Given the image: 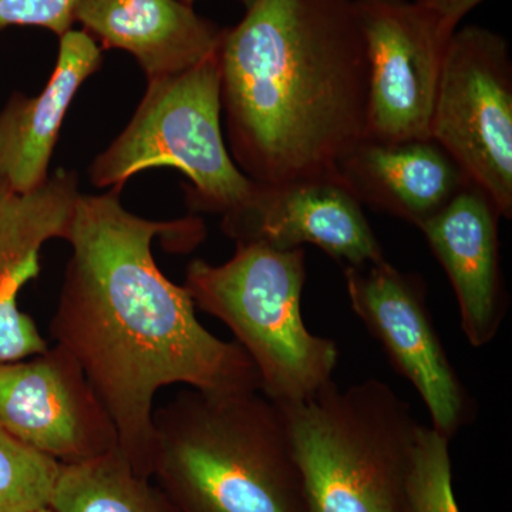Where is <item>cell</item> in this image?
<instances>
[{
  "label": "cell",
  "mask_w": 512,
  "mask_h": 512,
  "mask_svg": "<svg viewBox=\"0 0 512 512\" xmlns=\"http://www.w3.org/2000/svg\"><path fill=\"white\" fill-rule=\"evenodd\" d=\"M120 191L82 194L66 241L72 247L50 332L82 367L113 421L119 450L151 478L154 400L164 387L201 392L259 390L261 379L237 342L212 335L184 285L158 268L153 241L190 251L205 238L190 217L151 221L128 211Z\"/></svg>",
  "instance_id": "6da1fadb"
},
{
  "label": "cell",
  "mask_w": 512,
  "mask_h": 512,
  "mask_svg": "<svg viewBox=\"0 0 512 512\" xmlns=\"http://www.w3.org/2000/svg\"><path fill=\"white\" fill-rule=\"evenodd\" d=\"M218 66L229 153L249 180L340 183L369 120L356 0H254Z\"/></svg>",
  "instance_id": "7a4b0ae2"
},
{
  "label": "cell",
  "mask_w": 512,
  "mask_h": 512,
  "mask_svg": "<svg viewBox=\"0 0 512 512\" xmlns=\"http://www.w3.org/2000/svg\"><path fill=\"white\" fill-rule=\"evenodd\" d=\"M151 478L177 512H308L284 410L259 390L154 409Z\"/></svg>",
  "instance_id": "3957f363"
},
{
  "label": "cell",
  "mask_w": 512,
  "mask_h": 512,
  "mask_svg": "<svg viewBox=\"0 0 512 512\" xmlns=\"http://www.w3.org/2000/svg\"><path fill=\"white\" fill-rule=\"evenodd\" d=\"M308 512H407V477L420 423L379 379L329 383L281 406Z\"/></svg>",
  "instance_id": "277c9868"
},
{
  "label": "cell",
  "mask_w": 512,
  "mask_h": 512,
  "mask_svg": "<svg viewBox=\"0 0 512 512\" xmlns=\"http://www.w3.org/2000/svg\"><path fill=\"white\" fill-rule=\"evenodd\" d=\"M303 248L247 242L222 265L194 259L184 286L195 308L221 320L245 350L261 392L279 406L309 399L332 383L339 363L335 340L315 335L302 316Z\"/></svg>",
  "instance_id": "5b68a950"
},
{
  "label": "cell",
  "mask_w": 512,
  "mask_h": 512,
  "mask_svg": "<svg viewBox=\"0 0 512 512\" xmlns=\"http://www.w3.org/2000/svg\"><path fill=\"white\" fill-rule=\"evenodd\" d=\"M218 53L192 69L148 80L133 119L94 158V187L117 188L138 173L171 167L190 181L188 205L221 217L251 197L255 183L232 160L221 128Z\"/></svg>",
  "instance_id": "8992f818"
},
{
  "label": "cell",
  "mask_w": 512,
  "mask_h": 512,
  "mask_svg": "<svg viewBox=\"0 0 512 512\" xmlns=\"http://www.w3.org/2000/svg\"><path fill=\"white\" fill-rule=\"evenodd\" d=\"M485 0H356L370 67L367 140H431L434 97L458 25Z\"/></svg>",
  "instance_id": "52a82bcc"
},
{
  "label": "cell",
  "mask_w": 512,
  "mask_h": 512,
  "mask_svg": "<svg viewBox=\"0 0 512 512\" xmlns=\"http://www.w3.org/2000/svg\"><path fill=\"white\" fill-rule=\"evenodd\" d=\"M430 137L471 184L512 217V62L491 30H457L441 69Z\"/></svg>",
  "instance_id": "ba28073f"
},
{
  "label": "cell",
  "mask_w": 512,
  "mask_h": 512,
  "mask_svg": "<svg viewBox=\"0 0 512 512\" xmlns=\"http://www.w3.org/2000/svg\"><path fill=\"white\" fill-rule=\"evenodd\" d=\"M350 306L382 345L399 375L412 383L434 430L453 439L473 420V402L451 365L419 276L387 262L345 266Z\"/></svg>",
  "instance_id": "9c48e42d"
},
{
  "label": "cell",
  "mask_w": 512,
  "mask_h": 512,
  "mask_svg": "<svg viewBox=\"0 0 512 512\" xmlns=\"http://www.w3.org/2000/svg\"><path fill=\"white\" fill-rule=\"evenodd\" d=\"M0 429L60 464L119 450L109 413L62 346L0 362Z\"/></svg>",
  "instance_id": "30bf717a"
},
{
  "label": "cell",
  "mask_w": 512,
  "mask_h": 512,
  "mask_svg": "<svg viewBox=\"0 0 512 512\" xmlns=\"http://www.w3.org/2000/svg\"><path fill=\"white\" fill-rule=\"evenodd\" d=\"M221 229L235 244L261 242L278 249L315 245L346 266L386 259L363 205L338 181L255 183L251 197L222 217Z\"/></svg>",
  "instance_id": "8fae6325"
},
{
  "label": "cell",
  "mask_w": 512,
  "mask_h": 512,
  "mask_svg": "<svg viewBox=\"0 0 512 512\" xmlns=\"http://www.w3.org/2000/svg\"><path fill=\"white\" fill-rule=\"evenodd\" d=\"M80 195L74 171L57 170L30 192L15 191L0 177V362L49 348L35 320L20 311L18 296L39 276L45 244L69 237Z\"/></svg>",
  "instance_id": "7c38bea8"
},
{
  "label": "cell",
  "mask_w": 512,
  "mask_h": 512,
  "mask_svg": "<svg viewBox=\"0 0 512 512\" xmlns=\"http://www.w3.org/2000/svg\"><path fill=\"white\" fill-rule=\"evenodd\" d=\"M500 218L490 197L468 184L420 227L453 286L461 329L474 348L493 342L508 311Z\"/></svg>",
  "instance_id": "4fadbf2b"
},
{
  "label": "cell",
  "mask_w": 512,
  "mask_h": 512,
  "mask_svg": "<svg viewBox=\"0 0 512 512\" xmlns=\"http://www.w3.org/2000/svg\"><path fill=\"white\" fill-rule=\"evenodd\" d=\"M76 22L103 49L130 53L147 80L187 72L217 55L225 32L183 0H80Z\"/></svg>",
  "instance_id": "5bb4252c"
},
{
  "label": "cell",
  "mask_w": 512,
  "mask_h": 512,
  "mask_svg": "<svg viewBox=\"0 0 512 512\" xmlns=\"http://www.w3.org/2000/svg\"><path fill=\"white\" fill-rule=\"evenodd\" d=\"M59 39L45 89L33 97L13 93L0 110V177L15 191L30 192L46 183L67 110L103 60L101 47L86 30L70 29Z\"/></svg>",
  "instance_id": "9a60e30c"
},
{
  "label": "cell",
  "mask_w": 512,
  "mask_h": 512,
  "mask_svg": "<svg viewBox=\"0 0 512 512\" xmlns=\"http://www.w3.org/2000/svg\"><path fill=\"white\" fill-rule=\"evenodd\" d=\"M340 183L360 204L417 228L471 184L433 140H366L343 164Z\"/></svg>",
  "instance_id": "2e32d148"
},
{
  "label": "cell",
  "mask_w": 512,
  "mask_h": 512,
  "mask_svg": "<svg viewBox=\"0 0 512 512\" xmlns=\"http://www.w3.org/2000/svg\"><path fill=\"white\" fill-rule=\"evenodd\" d=\"M53 512H177L151 478L138 476L120 450L63 464L49 505Z\"/></svg>",
  "instance_id": "e0dca14e"
},
{
  "label": "cell",
  "mask_w": 512,
  "mask_h": 512,
  "mask_svg": "<svg viewBox=\"0 0 512 512\" xmlns=\"http://www.w3.org/2000/svg\"><path fill=\"white\" fill-rule=\"evenodd\" d=\"M62 466L0 429V512L49 507Z\"/></svg>",
  "instance_id": "ac0fdd59"
},
{
  "label": "cell",
  "mask_w": 512,
  "mask_h": 512,
  "mask_svg": "<svg viewBox=\"0 0 512 512\" xmlns=\"http://www.w3.org/2000/svg\"><path fill=\"white\" fill-rule=\"evenodd\" d=\"M407 512H460L453 490L450 439L423 424L407 477Z\"/></svg>",
  "instance_id": "d6986e66"
},
{
  "label": "cell",
  "mask_w": 512,
  "mask_h": 512,
  "mask_svg": "<svg viewBox=\"0 0 512 512\" xmlns=\"http://www.w3.org/2000/svg\"><path fill=\"white\" fill-rule=\"evenodd\" d=\"M80 0H0V30L36 26L57 36L73 29Z\"/></svg>",
  "instance_id": "ffe728a7"
},
{
  "label": "cell",
  "mask_w": 512,
  "mask_h": 512,
  "mask_svg": "<svg viewBox=\"0 0 512 512\" xmlns=\"http://www.w3.org/2000/svg\"><path fill=\"white\" fill-rule=\"evenodd\" d=\"M184 3H187V5H191L192 2H194V0H183ZM239 2H242L244 3L245 6H248L251 5L252 2H254V0H239Z\"/></svg>",
  "instance_id": "44dd1931"
},
{
  "label": "cell",
  "mask_w": 512,
  "mask_h": 512,
  "mask_svg": "<svg viewBox=\"0 0 512 512\" xmlns=\"http://www.w3.org/2000/svg\"><path fill=\"white\" fill-rule=\"evenodd\" d=\"M33 512H53L52 510H50L49 507L47 508H43V510H39V511H33Z\"/></svg>",
  "instance_id": "7402d4cb"
}]
</instances>
